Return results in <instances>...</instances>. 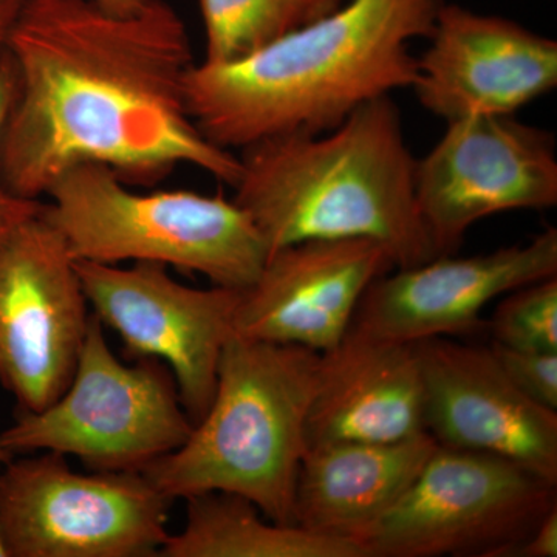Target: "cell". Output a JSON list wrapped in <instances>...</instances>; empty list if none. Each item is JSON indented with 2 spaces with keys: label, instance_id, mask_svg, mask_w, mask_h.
<instances>
[{
  "label": "cell",
  "instance_id": "6da1fadb",
  "mask_svg": "<svg viewBox=\"0 0 557 557\" xmlns=\"http://www.w3.org/2000/svg\"><path fill=\"white\" fill-rule=\"evenodd\" d=\"M14 95L0 137V177L40 200L81 163L150 183L180 164L233 188L239 156L190 119L193 49L177 11L149 0L115 14L94 0H25L11 32Z\"/></svg>",
  "mask_w": 557,
  "mask_h": 557
},
{
  "label": "cell",
  "instance_id": "7a4b0ae2",
  "mask_svg": "<svg viewBox=\"0 0 557 557\" xmlns=\"http://www.w3.org/2000/svg\"><path fill=\"white\" fill-rule=\"evenodd\" d=\"M446 0H346L231 64H194L190 119L219 148L333 129L354 110L412 89L413 40L428 39Z\"/></svg>",
  "mask_w": 557,
  "mask_h": 557
},
{
  "label": "cell",
  "instance_id": "3957f363",
  "mask_svg": "<svg viewBox=\"0 0 557 557\" xmlns=\"http://www.w3.org/2000/svg\"><path fill=\"white\" fill-rule=\"evenodd\" d=\"M234 201L270 255L309 240L368 239L395 269L435 258L418 214L417 159L391 97L354 110L333 129L262 139L242 149Z\"/></svg>",
  "mask_w": 557,
  "mask_h": 557
},
{
  "label": "cell",
  "instance_id": "277c9868",
  "mask_svg": "<svg viewBox=\"0 0 557 557\" xmlns=\"http://www.w3.org/2000/svg\"><path fill=\"white\" fill-rule=\"evenodd\" d=\"M321 354L231 335L208 412L174 453L143 471L172 500L233 493L295 525L296 480Z\"/></svg>",
  "mask_w": 557,
  "mask_h": 557
},
{
  "label": "cell",
  "instance_id": "5b68a950",
  "mask_svg": "<svg viewBox=\"0 0 557 557\" xmlns=\"http://www.w3.org/2000/svg\"><path fill=\"white\" fill-rule=\"evenodd\" d=\"M46 199L44 218L75 260L160 263L242 289L270 258L255 220L236 201L193 190L135 193L106 164L69 168Z\"/></svg>",
  "mask_w": 557,
  "mask_h": 557
},
{
  "label": "cell",
  "instance_id": "8992f818",
  "mask_svg": "<svg viewBox=\"0 0 557 557\" xmlns=\"http://www.w3.org/2000/svg\"><path fill=\"white\" fill-rule=\"evenodd\" d=\"M134 361L115 357L91 313L69 386L46 409L21 412L0 432V449L72 456L97 472H143L174 453L194 429L174 375L160 359Z\"/></svg>",
  "mask_w": 557,
  "mask_h": 557
},
{
  "label": "cell",
  "instance_id": "52a82bcc",
  "mask_svg": "<svg viewBox=\"0 0 557 557\" xmlns=\"http://www.w3.org/2000/svg\"><path fill=\"white\" fill-rule=\"evenodd\" d=\"M556 487L505 458L437 446L357 542L366 557H511L557 507Z\"/></svg>",
  "mask_w": 557,
  "mask_h": 557
},
{
  "label": "cell",
  "instance_id": "ba28073f",
  "mask_svg": "<svg viewBox=\"0 0 557 557\" xmlns=\"http://www.w3.org/2000/svg\"><path fill=\"white\" fill-rule=\"evenodd\" d=\"M174 504L143 472L73 471L65 456L10 457L0 471L5 557H152Z\"/></svg>",
  "mask_w": 557,
  "mask_h": 557
},
{
  "label": "cell",
  "instance_id": "9c48e42d",
  "mask_svg": "<svg viewBox=\"0 0 557 557\" xmlns=\"http://www.w3.org/2000/svg\"><path fill=\"white\" fill-rule=\"evenodd\" d=\"M416 200L435 258L454 255L480 220L556 207L555 137L515 115L449 121L417 160Z\"/></svg>",
  "mask_w": 557,
  "mask_h": 557
},
{
  "label": "cell",
  "instance_id": "30bf717a",
  "mask_svg": "<svg viewBox=\"0 0 557 557\" xmlns=\"http://www.w3.org/2000/svg\"><path fill=\"white\" fill-rule=\"evenodd\" d=\"M90 317L75 259L40 209L0 244V386L21 412L61 397Z\"/></svg>",
  "mask_w": 557,
  "mask_h": 557
},
{
  "label": "cell",
  "instance_id": "8fae6325",
  "mask_svg": "<svg viewBox=\"0 0 557 557\" xmlns=\"http://www.w3.org/2000/svg\"><path fill=\"white\" fill-rule=\"evenodd\" d=\"M75 265L91 313L119 333L127 357L160 359L170 368L196 426L214 397L240 289L188 287L160 263L75 260Z\"/></svg>",
  "mask_w": 557,
  "mask_h": 557
},
{
  "label": "cell",
  "instance_id": "7c38bea8",
  "mask_svg": "<svg viewBox=\"0 0 557 557\" xmlns=\"http://www.w3.org/2000/svg\"><path fill=\"white\" fill-rule=\"evenodd\" d=\"M417 57L412 90L445 120L515 115L557 87V42L496 14L446 2Z\"/></svg>",
  "mask_w": 557,
  "mask_h": 557
},
{
  "label": "cell",
  "instance_id": "4fadbf2b",
  "mask_svg": "<svg viewBox=\"0 0 557 557\" xmlns=\"http://www.w3.org/2000/svg\"><path fill=\"white\" fill-rule=\"evenodd\" d=\"M423 381L424 431L438 446L490 454L557 483V410L515 386L491 347L413 343Z\"/></svg>",
  "mask_w": 557,
  "mask_h": 557
},
{
  "label": "cell",
  "instance_id": "5bb4252c",
  "mask_svg": "<svg viewBox=\"0 0 557 557\" xmlns=\"http://www.w3.org/2000/svg\"><path fill=\"white\" fill-rule=\"evenodd\" d=\"M394 270L366 289L351 329L406 344L465 335L486 325L482 313L494 299L557 276V230L485 255L438 256Z\"/></svg>",
  "mask_w": 557,
  "mask_h": 557
},
{
  "label": "cell",
  "instance_id": "9a60e30c",
  "mask_svg": "<svg viewBox=\"0 0 557 557\" xmlns=\"http://www.w3.org/2000/svg\"><path fill=\"white\" fill-rule=\"evenodd\" d=\"M394 269L387 249L368 239L278 248L258 278L240 289L233 333L324 354L347 335L370 284Z\"/></svg>",
  "mask_w": 557,
  "mask_h": 557
},
{
  "label": "cell",
  "instance_id": "2e32d148",
  "mask_svg": "<svg viewBox=\"0 0 557 557\" xmlns=\"http://www.w3.org/2000/svg\"><path fill=\"white\" fill-rule=\"evenodd\" d=\"M424 431L423 381L413 344L355 329L321 354L307 448L336 442H399Z\"/></svg>",
  "mask_w": 557,
  "mask_h": 557
},
{
  "label": "cell",
  "instance_id": "e0dca14e",
  "mask_svg": "<svg viewBox=\"0 0 557 557\" xmlns=\"http://www.w3.org/2000/svg\"><path fill=\"white\" fill-rule=\"evenodd\" d=\"M437 446L428 432L399 442L310 446L296 480L295 525L357 541L405 496Z\"/></svg>",
  "mask_w": 557,
  "mask_h": 557
},
{
  "label": "cell",
  "instance_id": "ac0fdd59",
  "mask_svg": "<svg viewBox=\"0 0 557 557\" xmlns=\"http://www.w3.org/2000/svg\"><path fill=\"white\" fill-rule=\"evenodd\" d=\"M186 522L160 549L164 557H366L354 539L324 536L271 522L233 493L185 498Z\"/></svg>",
  "mask_w": 557,
  "mask_h": 557
},
{
  "label": "cell",
  "instance_id": "d6986e66",
  "mask_svg": "<svg viewBox=\"0 0 557 557\" xmlns=\"http://www.w3.org/2000/svg\"><path fill=\"white\" fill-rule=\"evenodd\" d=\"M207 64H231L252 57L282 36L313 21L307 0H197Z\"/></svg>",
  "mask_w": 557,
  "mask_h": 557
},
{
  "label": "cell",
  "instance_id": "ffe728a7",
  "mask_svg": "<svg viewBox=\"0 0 557 557\" xmlns=\"http://www.w3.org/2000/svg\"><path fill=\"white\" fill-rule=\"evenodd\" d=\"M486 325L500 346L557 351V276L507 293Z\"/></svg>",
  "mask_w": 557,
  "mask_h": 557
},
{
  "label": "cell",
  "instance_id": "44dd1931",
  "mask_svg": "<svg viewBox=\"0 0 557 557\" xmlns=\"http://www.w3.org/2000/svg\"><path fill=\"white\" fill-rule=\"evenodd\" d=\"M498 364L528 398L557 410V351L516 350L493 343Z\"/></svg>",
  "mask_w": 557,
  "mask_h": 557
},
{
  "label": "cell",
  "instance_id": "7402d4cb",
  "mask_svg": "<svg viewBox=\"0 0 557 557\" xmlns=\"http://www.w3.org/2000/svg\"><path fill=\"white\" fill-rule=\"evenodd\" d=\"M14 84H16L14 69L9 53H7L5 61L0 65V137H2L7 112H9L11 100H13ZM42 200L22 199L11 193L0 177V244L10 237L14 230L20 228L22 223L35 218L42 209Z\"/></svg>",
  "mask_w": 557,
  "mask_h": 557
},
{
  "label": "cell",
  "instance_id": "603a6c76",
  "mask_svg": "<svg viewBox=\"0 0 557 557\" xmlns=\"http://www.w3.org/2000/svg\"><path fill=\"white\" fill-rule=\"evenodd\" d=\"M557 556V507L541 520L533 533L520 544L511 557H556Z\"/></svg>",
  "mask_w": 557,
  "mask_h": 557
},
{
  "label": "cell",
  "instance_id": "cb8c5ba5",
  "mask_svg": "<svg viewBox=\"0 0 557 557\" xmlns=\"http://www.w3.org/2000/svg\"><path fill=\"white\" fill-rule=\"evenodd\" d=\"M25 0H0V65L9 53L11 32L20 16Z\"/></svg>",
  "mask_w": 557,
  "mask_h": 557
},
{
  "label": "cell",
  "instance_id": "d4e9b609",
  "mask_svg": "<svg viewBox=\"0 0 557 557\" xmlns=\"http://www.w3.org/2000/svg\"><path fill=\"white\" fill-rule=\"evenodd\" d=\"M102 9L115 14H132L141 10L149 0H94Z\"/></svg>",
  "mask_w": 557,
  "mask_h": 557
},
{
  "label": "cell",
  "instance_id": "484cf974",
  "mask_svg": "<svg viewBox=\"0 0 557 557\" xmlns=\"http://www.w3.org/2000/svg\"><path fill=\"white\" fill-rule=\"evenodd\" d=\"M344 2H346V0H307L311 11H313L314 20L319 16H324V14L330 13V11L338 9L341 3Z\"/></svg>",
  "mask_w": 557,
  "mask_h": 557
},
{
  "label": "cell",
  "instance_id": "4316f807",
  "mask_svg": "<svg viewBox=\"0 0 557 557\" xmlns=\"http://www.w3.org/2000/svg\"><path fill=\"white\" fill-rule=\"evenodd\" d=\"M9 456H7L5 453H3L2 449H0V471H2V467L3 465H5V461L9 460ZM0 557H5L3 556V549H2V545H0Z\"/></svg>",
  "mask_w": 557,
  "mask_h": 557
}]
</instances>
